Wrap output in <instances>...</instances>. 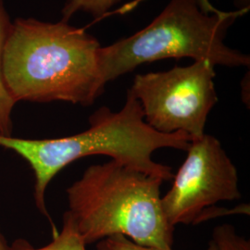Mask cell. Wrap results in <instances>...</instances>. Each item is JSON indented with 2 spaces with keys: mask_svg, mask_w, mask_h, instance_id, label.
Instances as JSON below:
<instances>
[{
  "mask_svg": "<svg viewBox=\"0 0 250 250\" xmlns=\"http://www.w3.org/2000/svg\"><path fill=\"white\" fill-rule=\"evenodd\" d=\"M99 40L67 21L19 18L11 22L2 59L10 95L20 101L91 106L104 92Z\"/></svg>",
  "mask_w": 250,
  "mask_h": 250,
  "instance_id": "cell-1",
  "label": "cell"
},
{
  "mask_svg": "<svg viewBox=\"0 0 250 250\" xmlns=\"http://www.w3.org/2000/svg\"><path fill=\"white\" fill-rule=\"evenodd\" d=\"M193 140L182 132L161 134L152 129L144 121L138 100L127 90L122 109L100 107L89 117L88 129L82 133L51 139L0 136V146L28 162L35 175L36 207L52 223L45 205L46 189L54 177L73 161L105 155L167 182L174 174L169 166L153 161V153L166 147L187 151Z\"/></svg>",
  "mask_w": 250,
  "mask_h": 250,
  "instance_id": "cell-2",
  "label": "cell"
},
{
  "mask_svg": "<svg viewBox=\"0 0 250 250\" xmlns=\"http://www.w3.org/2000/svg\"><path fill=\"white\" fill-rule=\"evenodd\" d=\"M162 183L114 160L95 164L67 189V211L86 245L123 234L141 246L172 250L175 227L162 208Z\"/></svg>",
  "mask_w": 250,
  "mask_h": 250,
  "instance_id": "cell-3",
  "label": "cell"
},
{
  "mask_svg": "<svg viewBox=\"0 0 250 250\" xmlns=\"http://www.w3.org/2000/svg\"><path fill=\"white\" fill-rule=\"evenodd\" d=\"M248 9L203 12L197 0H170L151 23L99 50L105 84L141 64L166 59L207 60L214 66L249 67V55L225 45L228 28Z\"/></svg>",
  "mask_w": 250,
  "mask_h": 250,
  "instance_id": "cell-4",
  "label": "cell"
},
{
  "mask_svg": "<svg viewBox=\"0 0 250 250\" xmlns=\"http://www.w3.org/2000/svg\"><path fill=\"white\" fill-rule=\"evenodd\" d=\"M214 67L202 60L166 72L137 74L128 91L152 129L161 134L182 132L196 140L205 134L208 116L218 102Z\"/></svg>",
  "mask_w": 250,
  "mask_h": 250,
  "instance_id": "cell-5",
  "label": "cell"
},
{
  "mask_svg": "<svg viewBox=\"0 0 250 250\" xmlns=\"http://www.w3.org/2000/svg\"><path fill=\"white\" fill-rule=\"evenodd\" d=\"M188 157L173 175V184L161 197L169 224H200L212 218V207L241 198L238 171L221 142L210 134L193 140Z\"/></svg>",
  "mask_w": 250,
  "mask_h": 250,
  "instance_id": "cell-6",
  "label": "cell"
},
{
  "mask_svg": "<svg viewBox=\"0 0 250 250\" xmlns=\"http://www.w3.org/2000/svg\"><path fill=\"white\" fill-rule=\"evenodd\" d=\"M86 244L81 236L71 214L66 211L63 215L61 232H54L53 239L41 248H35L26 239L19 238L9 246V250H86Z\"/></svg>",
  "mask_w": 250,
  "mask_h": 250,
  "instance_id": "cell-7",
  "label": "cell"
},
{
  "mask_svg": "<svg viewBox=\"0 0 250 250\" xmlns=\"http://www.w3.org/2000/svg\"><path fill=\"white\" fill-rule=\"evenodd\" d=\"M11 21L5 8L4 0H0V136L12 135V111L17 102L10 95L3 76L2 59L4 45L9 34Z\"/></svg>",
  "mask_w": 250,
  "mask_h": 250,
  "instance_id": "cell-8",
  "label": "cell"
},
{
  "mask_svg": "<svg viewBox=\"0 0 250 250\" xmlns=\"http://www.w3.org/2000/svg\"><path fill=\"white\" fill-rule=\"evenodd\" d=\"M121 1L122 0H66L62 11V21L68 22V21L79 11H83L94 19L101 18Z\"/></svg>",
  "mask_w": 250,
  "mask_h": 250,
  "instance_id": "cell-9",
  "label": "cell"
},
{
  "mask_svg": "<svg viewBox=\"0 0 250 250\" xmlns=\"http://www.w3.org/2000/svg\"><path fill=\"white\" fill-rule=\"evenodd\" d=\"M211 241L217 250H250V241L239 235L231 224L215 227Z\"/></svg>",
  "mask_w": 250,
  "mask_h": 250,
  "instance_id": "cell-10",
  "label": "cell"
},
{
  "mask_svg": "<svg viewBox=\"0 0 250 250\" xmlns=\"http://www.w3.org/2000/svg\"><path fill=\"white\" fill-rule=\"evenodd\" d=\"M97 250H162L141 246L123 234H116L98 242Z\"/></svg>",
  "mask_w": 250,
  "mask_h": 250,
  "instance_id": "cell-11",
  "label": "cell"
},
{
  "mask_svg": "<svg viewBox=\"0 0 250 250\" xmlns=\"http://www.w3.org/2000/svg\"><path fill=\"white\" fill-rule=\"evenodd\" d=\"M197 2L200 9L205 13L209 14V13H217L220 11L219 9H216L212 6V4L209 2V0H197Z\"/></svg>",
  "mask_w": 250,
  "mask_h": 250,
  "instance_id": "cell-12",
  "label": "cell"
},
{
  "mask_svg": "<svg viewBox=\"0 0 250 250\" xmlns=\"http://www.w3.org/2000/svg\"><path fill=\"white\" fill-rule=\"evenodd\" d=\"M0 250H9V246L0 230Z\"/></svg>",
  "mask_w": 250,
  "mask_h": 250,
  "instance_id": "cell-13",
  "label": "cell"
},
{
  "mask_svg": "<svg viewBox=\"0 0 250 250\" xmlns=\"http://www.w3.org/2000/svg\"><path fill=\"white\" fill-rule=\"evenodd\" d=\"M217 250L214 244H213V242L211 241V240L209 241V244H208V250Z\"/></svg>",
  "mask_w": 250,
  "mask_h": 250,
  "instance_id": "cell-14",
  "label": "cell"
}]
</instances>
